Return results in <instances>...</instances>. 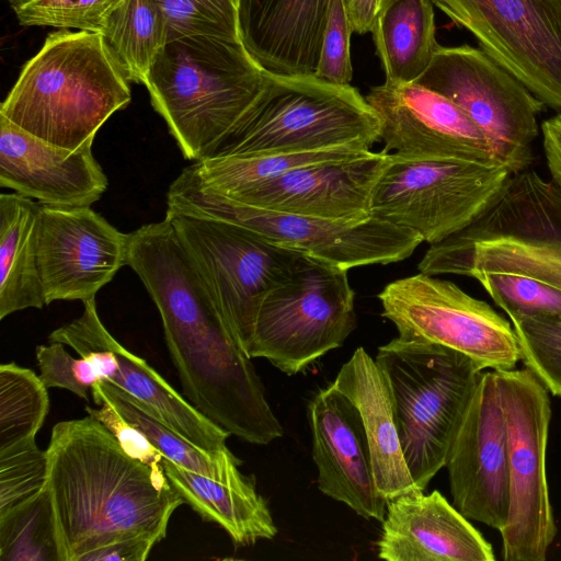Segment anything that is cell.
<instances>
[{
  "mask_svg": "<svg viewBox=\"0 0 561 561\" xmlns=\"http://www.w3.org/2000/svg\"><path fill=\"white\" fill-rule=\"evenodd\" d=\"M454 506L499 531L510 507L507 428L495 370L482 371L446 462Z\"/></svg>",
  "mask_w": 561,
  "mask_h": 561,
  "instance_id": "9a60e30c",
  "label": "cell"
},
{
  "mask_svg": "<svg viewBox=\"0 0 561 561\" xmlns=\"http://www.w3.org/2000/svg\"><path fill=\"white\" fill-rule=\"evenodd\" d=\"M507 428L510 507L505 561H545L557 535L546 474L548 390L527 368L495 370Z\"/></svg>",
  "mask_w": 561,
  "mask_h": 561,
  "instance_id": "30bf717a",
  "label": "cell"
},
{
  "mask_svg": "<svg viewBox=\"0 0 561 561\" xmlns=\"http://www.w3.org/2000/svg\"><path fill=\"white\" fill-rule=\"evenodd\" d=\"M417 268L471 278L516 274L561 290V187L528 169L513 174L476 221L430 244Z\"/></svg>",
  "mask_w": 561,
  "mask_h": 561,
  "instance_id": "277c9868",
  "label": "cell"
},
{
  "mask_svg": "<svg viewBox=\"0 0 561 561\" xmlns=\"http://www.w3.org/2000/svg\"><path fill=\"white\" fill-rule=\"evenodd\" d=\"M173 489L204 520L222 528L236 546L272 539L277 527L267 501L255 486L239 488L184 469L167 458L161 460Z\"/></svg>",
  "mask_w": 561,
  "mask_h": 561,
  "instance_id": "d4e9b609",
  "label": "cell"
},
{
  "mask_svg": "<svg viewBox=\"0 0 561 561\" xmlns=\"http://www.w3.org/2000/svg\"><path fill=\"white\" fill-rule=\"evenodd\" d=\"M122 0H10L23 26H51L101 33Z\"/></svg>",
  "mask_w": 561,
  "mask_h": 561,
  "instance_id": "e575fe53",
  "label": "cell"
},
{
  "mask_svg": "<svg viewBox=\"0 0 561 561\" xmlns=\"http://www.w3.org/2000/svg\"><path fill=\"white\" fill-rule=\"evenodd\" d=\"M365 99L380 121V141L387 153L407 159L500 163L473 121L428 88L416 82H385L371 88Z\"/></svg>",
  "mask_w": 561,
  "mask_h": 561,
  "instance_id": "ac0fdd59",
  "label": "cell"
},
{
  "mask_svg": "<svg viewBox=\"0 0 561 561\" xmlns=\"http://www.w3.org/2000/svg\"><path fill=\"white\" fill-rule=\"evenodd\" d=\"M169 213L224 220L277 245L346 270L408 259L423 242L415 232L371 216L347 222L245 205L206 190L186 167L167 194Z\"/></svg>",
  "mask_w": 561,
  "mask_h": 561,
  "instance_id": "52a82bcc",
  "label": "cell"
},
{
  "mask_svg": "<svg viewBox=\"0 0 561 561\" xmlns=\"http://www.w3.org/2000/svg\"><path fill=\"white\" fill-rule=\"evenodd\" d=\"M396 0H352L347 5L354 33L371 32L376 16Z\"/></svg>",
  "mask_w": 561,
  "mask_h": 561,
  "instance_id": "7bdbcfd3",
  "label": "cell"
},
{
  "mask_svg": "<svg viewBox=\"0 0 561 561\" xmlns=\"http://www.w3.org/2000/svg\"><path fill=\"white\" fill-rule=\"evenodd\" d=\"M46 451L60 561H79L91 550L137 535L162 540L172 514L185 503L162 465L128 455L90 414L56 423Z\"/></svg>",
  "mask_w": 561,
  "mask_h": 561,
  "instance_id": "6da1fadb",
  "label": "cell"
},
{
  "mask_svg": "<svg viewBox=\"0 0 561 561\" xmlns=\"http://www.w3.org/2000/svg\"><path fill=\"white\" fill-rule=\"evenodd\" d=\"M168 25V42L183 36H209L241 42L239 0H158Z\"/></svg>",
  "mask_w": 561,
  "mask_h": 561,
  "instance_id": "836d02e7",
  "label": "cell"
},
{
  "mask_svg": "<svg viewBox=\"0 0 561 561\" xmlns=\"http://www.w3.org/2000/svg\"><path fill=\"white\" fill-rule=\"evenodd\" d=\"M477 279L508 317L561 311V290L522 275L478 273Z\"/></svg>",
  "mask_w": 561,
  "mask_h": 561,
  "instance_id": "8d00e7d4",
  "label": "cell"
},
{
  "mask_svg": "<svg viewBox=\"0 0 561 561\" xmlns=\"http://www.w3.org/2000/svg\"><path fill=\"white\" fill-rule=\"evenodd\" d=\"M95 404H108L125 422L134 426L152 446L175 465L213 480L239 486H255L253 476L243 474L241 460L229 448L216 453L199 449L157 419L150 410L108 380H99L91 388Z\"/></svg>",
  "mask_w": 561,
  "mask_h": 561,
  "instance_id": "4316f807",
  "label": "cell"
},
{
  "mask_svg": "<svg viewBox=\"0 0 561 561\" xmlns=\"http://www.w3.org/2000/svg\"><path fill=\"white\" fill-rule=\"evenodd\" d=\"M79 356H90L102 377L144 403L163 424L208 453L227 449L230 434L202 414L145 359L123 346L101 321L95 297L83 301L81 316L54 330Z\"/></svg>",
  "mask_w": 561,
  "mask_h": 561,
  "instance_id": "2e32d148",
  "label": "cell"
},
{
  "mask_svg": "<svg viewBox=\"0 0 561 561\" xmlns=\"http://www.w3.org/2000/svg\"><path fill=\"white\" fill-rule=\"evenodd\" d=\"M99 407L94 409L87 405L84 409L114 434L128 455L153 467L162 465V455L142 433L125 422L108 404L101 403Z\"/></svg>",
  "mask_w": 561,
  "mask_h": 561,
  "instance_id": "ab89813d",
  "label": "cell"
},
{
  "mask_svg": "<svg viewBox=\"0 0 561 561\" xmlns=\"http://www.w3.org/2000/svg\"><path fill=\"white\" fill-rule=\"evenodd\" d=\"M335 389L358 409L369 444L377 489L387 500L420 490L407 466L390 389L382 370L363 347L341 367Z\"/></svg>",
  "mask_w": 561,
  "mask_h": 561,
  "instance_id": "cb8c5ba5",
  "label": "cell"
},
{
  "mask_svg": "<svg viewBox=\"0 0 561 561\" xmlns=\"http://www.w3.org/2000/svg\"><path fill=\"white\" fill-rule=\"evenodd\" d=\"M308 422L319 490L359 516L382 523L387 500L377 489L358 409L332 385L309 401Z\"/></svg>",
  "mask_w": 561,
  "mask_h": 561,
  "instance_id": "ffe728a7",
  "label": "cell"
},
{
  "mask_svg": "<svg viewBox=\"0 0 561 561\" xmlns=\"http://www.w3.org/2000/svg\"><path fill=\"white\" fill-rule=\"evenodd\" d=\"M480 48L561 113V0H432Z\"/></svg>",
  "mask_w": 561,
  "mask_h": 561,
  "instance_id": "5bb4252c",
  "label": "cell"
},
{
  "mask_svg": "<svg viewBox=\"0 0 561 561\" xmlns=\"http://www.w3.org/2000/svg\"><path fill=\"white\" fill-rule=\"evenodd\" d=\"M353 28L346 0H332L316 77L333 84H350L353 68L350 39Z\"/></svg>",
  "mask_w": 561,
  "mask_h": 561,
  "instance_id": "f35d334b",
  "label": "cell"
},
{
  "mask_svg": "<svg viewBox=\"0 0 561 561\" xmlns=\"http://www.w3.org/2000/svg\"><path fill=\"white\" fill-rule=\"evenodd\" d=\"M377 141L380 121L356 88L316 76L271 75L255 106L216 157L368 151Z\"/></svg>",
  "mask_w": 561,
  "mask_h": 561,
  "instance_id": "8992f818",
  "label": "cell"
},
{
  "mask_svg": "<svg viewBox=\"0 0 561 561\" xmlns=\"http://www.w3.org/2000/svg\"><path fill=\"white\" fill-rule=\"evenodd\" d=\"M47 451L36 440L0 450V515L45 488Z\"/></svg>",
  "mask_w": 561,
  "mask_h": 561,
  "instance_id": "d590c367",
  "label": "cell"
},
{
  "mask_svg": "<svg viewBox=\"0 0 561 561\" xmlns=\"http://www.w3.org/2000/svg\"><path fill=\"white\" fill-rule=\"evenodd\" d=\"M542 147L551 180L561 187V113L541 124Z\"/></svg>",
  "mask_w": 561,
  "mask_h": 561,
  "instance_id": "b9f144b4",
  "label": "cell"
},
{
  "mask_svg": "<svg viewBox=\"0 0 561 561\" xmlns=\"http://www.w3.org/2000/svg\"><path fill=\"white\" fill-rule=\"evenodd\" d=\"M391 153L318 162L293 169L227 197L274 211L359 222L371 217L375 186Z\"/></svg>",
  "mask_w": 561,
  "mask_h": 561,
  "instance_id": "d6986e66",
  "label": "cell"
},
{
  "mask_svg": "<svg viewBox=\"0 0 561 561\" xmlns=\"http://www.w3.org/2000/svg\"><path fill=\"white\" fill-rule=\"evenodd\" d=\"M352 2V0H346L347 5Z\"/></svg>",
  "mask_w": 561,
  "mask_h": 561,
  "instance_id": "ee69618b",
  "label": "cell"
},
{
  "mask_svg": "<svg viewBox=\"0 0 561 561\" xmlns=\"http://www.w3.org/2000/svg\"><path fill=\"white\" fill-rule=\"evenodd\" d=\"M348 270L301 253L287 278L264 297L248 350L295 375L342 346L356 328Z\"/></svg>",
  "mask_w": 561,
  "mask_h": 561,
  "instance_id": "ba28073f",
  "label": "cell"
},
{
  "mask_svg": "<svg viewBox=\"0 0 561 561\" xmlns=\"http://www.w3.org/2000/svg\"><path fill=\"white\" fill-rule=\"evenodd\" d=\"M369 151L332 149L296 153L220 156L196 161L192 167L206 190L230 197L247 187L302 165L354 158Z\"/></svg>",
  "mask_w": 561,
  "mask_h": 561,
  "instance_id": "f546056e",
  "label": "cell"
},
{
  "mask_svg": "<svg viewBox=\"0 0 561 561\" xmlns=\"http://www.w3.org/2000/svg\"><path fill=\"white\" fill-rule=\"evenodd\" d=\"M270 77L242 42L194 35L165 44L145 87L182 154L196 162L219 153Z\"/></svg>",
  "mask_w": 561,
  "mask_h": 561,
  "instance_id": "3957f363",
  "label": "cell"
},
{
  "mask_svg": "<svg viewBox=\"0 0 561 561\" xmlns=\"http://www.w3.org/2000/svg\"><path fill=\"white\" fill-rule=\"evenodd\" d=\"M48 410L39 376L13 362L0 365V450L36 440Z\"/></svg>",
  "mask_w": 561,
  "mask_h": 561,
  "instance_id": "1f68e13d",
  "label": "cell"
},
{
  "mask_svg": "<svg viewBox=\"0 0 561 561\" xmlns=\"http://www.w3.org/2000/svg\"><path fill=\"white\" fill-rule=\"evenodd\" d=\"M378 299L401 340L458 351L481 370L513 369L520 360L512 323L450 280L419 273L389 283Z\"/></svg>",
  "mask_w": 561,
  "mask_h": 561,
  "instance_id": "7c38bea8",
  "label": "cell"
},
{
  "mask_svg": "<svg viewBox=\"0 0 561 561\" xmlns=\"http://www.w3.org/2000/svg\"><path fill=\"white\" fill-rule=\"evenodd\" d=\"M37 245L47 305L94 298L127 265V233L90 206L39 204Z\"/></svg>",
  "mask_w": 561,
  "mask_h": 561,
  "instance_id": "e0dca14e",
  "label": "cell"
},
{
  "mask_svg": "<svg viewBox=\"0 0 561 561\" xmlns=\"http://www.w3.org/2000/svg\"><path fill=\"white\" fill-rule=\"evenodd\" d=\"M387 561H494L492 546L438 491L415 490L387 501L377 541Z\"/></svg>",
  "mask_w": 561,
  "mask_h": 561,
  "instance_id": "7402d4cb",
  "label": "cell"
},
{
  "mask_svg": "<svg viewBox=\"0 0 561 561\" xmlns=\"http://www.w3.org/2000/svg\"><path fill=\"white\" fill-rule=\"evenodd\" d=\"M512 175L501 163L391 154L373 193L371 216L438 243L488 210Z\"/></svg>",
  "mask_w": 561,
  "mask_h": 561,
  "instance_id": "9c48e42d",
  "label": "cell"
},
{
  "mask_svg": "<svg viewBox=\"0 0 561 561\" xmlns=\"http://www.w3.org/2000/svg\"><path fill=\"white\" fill-rule=\"evenodd\" d=\"M332 0H239L241 42L267 73L314 76Z\"/></svg>",
  "mask_w": 561,
  "mask_h": 561,
  "instance_id": "603a6c76",
  "label": "cell"
},
{
  "mask_svg": "<svg viewBox=\"0 0 561 561\" xmlns=\"http://www.w3.org/2000/svg\"><path fill=\"white\" fill-rule=\"evenodd\" d=\"M457 104L485 135L495 159L513 174L531 164L538 115L546 104L481 48L438 46L415 81Z\"/></svg>",
  "mask_w": 561,
  "mask_h": 561,
  "instance_id": "4fadbf2b",
  "label": "cell"
},
{
  "mask_svg": "<svg viewBox=\"0 0 561 561\" xmlns=\"http://www.w3.org/2000/svg\"><path fill=\"white\" fill-rule=\"evenodd\" d=\"M129 82L101 33L58 30L24 64L0 115L38 139L75 151L130 103Z\"/></svg>",
  "mask_w": 561,
  "mask_h": 561,
  "instance_id": "7a4b0ae2",
  "label": "cell"
},
{
  "mask_svg": "<svg viewBox=\"0 0 561 561\" xmlns=\"http://www.w3.org/2000/svg\"><path fill=\"white\" fill-rule=\"evenodd\" d=\"M180 242L205 279L231 334L248 355L259 308L288 277L301 252L234 224L167 211Z\"/></svg>",
  "mask_w": 561,
  "mask_h": 561,
  "instance_id": "8fae6325",
  "label": "cell"
},
{
  "mask_svg": "<svg viewBox=\"0 0 561 561\" xmlns=\"http://www.w3.org/2000/svg\"><path fill=\"white\" fill-rule=\"evenodd\" d=\"M432 0H396L374 22L371 34L388 83L415 82L437 47Z\"/></svg>",
  "mask_w": 561,
  "mask_h": 561,
  "instance_id": "83f0119b",
  "label": "cell"
},
{
  "mask_svg": "<svg viewBox=\"0 0 561 561\" xmlns=\"http://www.w3.org/2000/svg\"><path fill=\"white\" fill-rule=\"evenodd\" d=\"M160 541L152 535H137L91 550L79 561H144Z\"/></svg>",
  "mask_w": 561,
  "mask_h": 561,
  "instance_id": "60d3db41",
  "label": "cell"
},
{
  "mask_svg": "<svg viewBox=\"0 0 561 561\" xmlns=\"http://www.w3.org/2000/svg\"><path fill=\"white\" fill-rule=\"evenodd\" d=\"M93 140L70 151L20 129L0 115V186L39 204L91 206L108 186L92 153Z\"/></svg>",
  "mask_w": 561,
  "mask_h": 561,
  "instance_id": "44dd1931",
  "label": "cell"
},
{
  "mask_svg": "<svg viewBox=\"0 0 561 561\" xmlns=\"http://www.w3.org/2000/svg\"><path fill=\"white\" fill-rule=\"evenodd\" d=\"M0 561H60L55 512L46 484L0 515Z\"/></svg>",
  "mask_w": 561,
  "mask_h": 561,
  "instance_id": "4dcf8cb0",
  "label": "cell"
},
{
  "mask_svg": "<svg viewBox=\"0 0 561 561\" xmlns=\"http://www.w3.org/2000/svg\"><path fill=\"white\" fill-rule=\"evenodd\" d=\"M520 360L553 396L561 398V311L510 317Z\"/></svg>",
  "mask_w": 561,
  "mask_h": 561,
  "instance_id": "d6a6232c",
  "label": "cell"
},
{
  "mask_svg": "<svg viewBox=\"0 0 561 561\" xmlns=\"http://www.w3.org/2000/svg\"><path fill=\"white\" fill-rule=\"evenodd\" d=\"M39 377L47 388L67 389L89 401L92 386L102 380L94 360L90 356L72 357L60 342L36 347Z\"/></svg>",
  "mask_w": 561,
  "mask_h": 561,
  "instance_id": "74e56055",
  "label": "cell"
},
{
  "mask_svg": "<svg viewBox=\"0 0 561 561\" xmlns=\"http://www.w3.org/2000/svg\"><path fill=\"white\" fill-rule=\"evenodd\" d=\"M39 203L19 193L0 195V319L46 306L37 245Z\"/></svg>",
  "mask_w": 561,
  "mask_h": 561,
  "instance_id": "484cf974",
  "label": "cell"
},
{
  "mask_svg": "<svg viewBox=\"0 0 561 561\" xmlns=\"http://www.w3.org/2000/svg\"><path fill=\"white\" fill-rule=\"evenodd\" d=\"M102 35L128 80L145 85L168 43V25L158 0H122Z\"/></svg>",
  "mask_w": 561,
  "mask_h": 561,
  "instance_id": "f1b7e54d",
  "label": "cell"
},
{
  "mask_svg": "<svg viewBox=\"0 0 561 561\" xmlns=\"http://www.w3.org/2000/svg\"><path fill=\"white\" fill-rule=\"evenodd\" d=\"M375 360L390 389L407 466L424 491L446 466L482 370L458 351L398 336Z\"/></svg>",
  "mask_w": 561,
  "mask_h": 561,
  "instance_id": "5b68a950",
  "label": "cell"
}]
</instances>
